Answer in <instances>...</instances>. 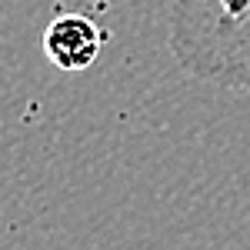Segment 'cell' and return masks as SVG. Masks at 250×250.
<instances>
[{"instance_id": "6da1fadb", "label": "cell", "mask_w": 250, "mask_h": 250, "mask_svg": "<svg viewBox=\"0 0 250 250\" xmlns=\"http://www.w3.org/2000/svg\"><path fill=\"white\" fill-rule=\"evenodd\" d=\"M167 47L190 77L250 90V0H173Z\"/></svg>"}, {"instance_id": "7a4b0ae2", "label": "cell", "mask_w": 250, "mask_h": 250, "mask_svg": "<svg viewBox=\"0 0 250 250\" xmlns=\"http://www.w3.org/2000/svg\"><path fill=\"white\" fill-rule=\"evenodd\" d=\"M104 43H107L104 27L94 17H87V14H57L50 20V27L43 30V54H47V60L57 70H67V74L94 67L100 50H104Z\"/></svg>"}]
</instances>
